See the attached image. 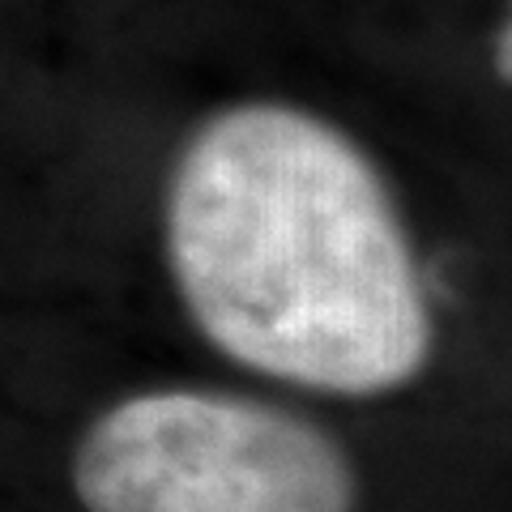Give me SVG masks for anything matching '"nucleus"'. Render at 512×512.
Masks as SVG:
<instances>
[{"label":"nucleus","mask_w":512,"mask_h":512,"mask_svg":"<svg viewBox=\"0 0 512 512\" xmlns=\"http://www.w3.org/2000/svg\"><path fill=\"white\" fill-rule=\"evenodd\" d=\"M188 325L286 389L376 402L423 380L436 312L406 214L342 124L282 99L210 111L163 184Z\"/></svg>","instance_id":"nucleus-1"},{"label":"nucleus","mask_w":512,"mask_h":512,"mask_svg":"<svg viewBox=\"0 0 512 512\" xmlns=\"http://www.w3.org/2000/svg\"><path fill=\"white\" fill-rule=\"evenodd\" d=\"M69 487L86 512H359L350 448L252 393L163 384L82 427Z\"/></svg>","instance_id":"nucleus-2"},{"label":"nucleus","mask_w":512,"mask_h":512,"mask_svg":"<svg viewBox=\"0 0 512 512\" xmlns=\"http://www.w3.org/2000/svg\"><path fill=\"white\" fill-rule=\"evenodd\" d=\"M491 69L512 90V0H508L500 26H495V39H491Z\"/></svg>","instance_id":"nucleus-3"}]
</instances>
